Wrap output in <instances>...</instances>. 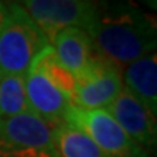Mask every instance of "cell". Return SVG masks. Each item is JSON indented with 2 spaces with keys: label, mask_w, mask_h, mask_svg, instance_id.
<instances>
[{
  "label": "cell",
  "mask_w": 157,
  "mask_h": 157,
  "mask_svg": "<svg viewBox=\"0 0 157 157\" xmlns=\"http://www.w3.org/2000/svg\"><path fill=\"white\" fill-rule=\"evenodd\" d=\"M87 34L115 64H129L156 50V19L131 0H103Z\"/></svg>",
  "instance_id": "obj_1"
},
{
  "label": "cell",
  "mask_w": 157,
  "mask_h": 157,
  "mask_svg": "<svg viewBox=\"0 0 157 157\" xmlns=\"http://www.w3.org/2000/svg\"><path fill=\"white\" fill-rule=\"evenodd\" d=\"M47 45L42 31L17 2L7 5V17L0 29V77L25 74Z\"/></svg>",
  "instance_id": "obj_2"
},
{
  "label": "cell",
  "mask_w": 157,
  "mask_h": 157,
  "mask_svg": "<svg viewBox=\"0 0 157 157\" xmlns=\"http://www.w3.org/2000/svg\"><path fill=\"white\" fill-rule=\"evenodd\" d=\"M0 157H60L51 127L34 112L0 118Z\"/></svg>",
  "instance_id": "obj_3"
},
{
  "label": "cell",
  "mask_w": 157,
  "mask_h": 157,
  "mask_svg": "<svg viewBox=\"0 0 157 157\" xmlns=\"http://www.w3.org/2000/svg\"><path fill=\"white\" fill-rule=\"evenodd\" d=\"M64 122L74 125L90 137V140L108 157H150L106 109H80L70 106Z\"/></svg>",
  "instance_id": "obj_4"
},
{
  "label": "cell",
  "mask_w": 157,
  "mask_h": 157,
  "mask_svg": "<svg viewBox=\"0 0 157 157\" xmlns=\"http://www.w3.org/2000/svg\"><path fill=\"white\" fill-rule=\"evenodd\" d=\"M17 3L50 44L66 28H78L87 32L98 16V5L93 0H21Z\"/></svg>",
  "instance_id": "obj_5"
},
{
  "label": "cell",
  "mask_w": 157,
  "mask_h": 157,
  "mask_svg": "<svg viewBox=\"0 0 157 157\" xmlns=\"http://www.w3.org/2000/svg\"><path fill=\"white\" fill-rule=\"evenodd\" d=\"M122 87V74L118 64L98 51L87 67L74 76L71 103L80 109H106Z\"/></svg>",
  "instance_id": "obj_6"
},
{
  "label": "cell",
  "mask_w": 157,
  "mask_h": 157,
  "mask_svg": "<svg viewBox=\"0 0 157 157\" xmlns=\"http://www.w3.org/2000/svg\"><path fill=\"white\" fill-rule=\"evenodd\" d=\"M25 90L31 112L48 125L64 122L66 113L73 106L71 98L38 64L31 63L25 73Z\"/></svg>",
  "instance_id": "obj_7"
},
{
  "label": "cell",
  "mask_w": 157,
  "mask_h": 157,
  "mask_svg": "<svg viewBox=\"0 0 157 157\" xmlns=\"http://www.w3.org/2000/svg\"><path fill=\"white\" fill-rule=\"evenodd\" d=\"M106 111L140 147L146 151L156 150V117H153L125 87H122L117 99L106 108Z\"/></svg>",
  "instance_id": "obj_8"
},
{
  "label": "cell",
  "mask_w": 157,
  "mask_h": 157,
  "mask_svg": "<svg viewBox=\"0 0 157 157\" xmlns=\"http://www.w3.org/2000/svg\"><path fill=\"white\" fill-rule=\"evenodd\" d=\"M50 45L56 51L58 61L68 73L73 74V77L87 67L98 52L90 35L78 28L60 31Z\"/></svg>",
  "instance_id": "obj_9"
},
{
  "label": "cell",
  "mask_w": 157,
  "mask_h": 157,
  "mask_svg": "<svg viewBox=\"0 0 157 157\" xmlns=\"http://www.w3.org/2000/svg\"><path fill=\"white\" fill-rule=\"evenodd\" d=\"M124 87L153 117L157 113V57L156 51L129 63L124 71Z\"/></svg>",
  "instance_id": "obj_10"
},
{
  "label": "cell",
  "mask_w": 157,
  "mask_h": 157,
  "mask_svg": "<svg viewBox=\"0 0 157 157\" xmlns=\"http://www.w3.org/2000/svg\"><path fill=\"white\" fill-rule=\"evenodd\" d=\"M52 140L60 157H108L82 129L68 122L51 128Z\"/></svg>",
  "instance_id": "obj_11"
},
{
  "label": "cell",
  "mask_w": 157,
  "mask_h": 157,
  "mask_svg": "<svg viewBox=\"0 0 157 157\" xmlns=\"http://www.w3.org/2000/svg\"><path fill=\"white\" fill-rule=\"evenodd\" d=\"M31 112L25 90V74L0 77V118Z\"/></svg>",
  "instance_id": "obj_12"
},
{
  "label": "cell",
  "mask_w": 157,
  "mask_h": 157,
  "mask_svg": "<svg viewBox=\"0 0 157 157\" xmlns=\"http://www.w3.org/2000/svg\"><path fill=\"white\" fill-rule=\"evenodd\" d=\"M6 17H7V5L0 0V29L3 28Z\"/></svg>",
  "instance_id": "obj_13"
},
{
  "label": "cell",
  "mask_w": 157,
  "mask_h": 157,
  "mask_svg": "<svg viewBox=\"0 0 157 157\" xmlns=\"http://www.w3.org/2000/svg\"><path fill=\"white\" fill-rule=\"evenodd\" d=\"M141 2H146V3L150 6V7L156 9V0H141Z\"/></svg>",
  "instance_id": "obj_14"
}]
</instances>
